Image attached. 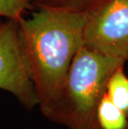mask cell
I'll return each mask as SVG.
<instances>
[{"label": "cell", "mask_w": 128, "mask_h": 129, "mask_svg": "<svg viewBox=\"0 0 128 129\" xmlns=\"http://www.w3.org/2000/svg\"><path fill=\"white\" fill-rule=\"evenodd\" d=\"M2 19H3V18H0V22H1V21H2Z\"/></svg>", "instance_id": "9"}, {"label": "cell", "mask_w": 128, "mask_h": 129, "mask_svg": "<svg viewBox=\"0 0 128 129\" xmlns=\"http://www.w3.org/2000/svg\"><path fill=\"white\" fill-rule=\"evenodd\" d=\"M37 8L18 21V37L38 107L45 116L61 96L72 60L84 44L88 12Z\"/></svg>", "instance_id": "1"}, {"label": "cell", "mask_w": 128, "mask_h": 129, "mask_svg": "<svg viewBox=\"0 0 128 129\" xmlns=\"http://www.w3.org/2000/svg\"><path fill=\"white\" fill-rule=\"evenodd\" d=\"M97 122L99 129H128V117L111 102L107 92L98 105Z\"/></svg>", "instance_id": "5"}, {"label": "cell", "mask_w": 128, "mask_h": 129, "mask_svg": "<svg viewBox=\"0 0 128 129\" xmlns=\"http://www.w3.org/2000/svg\"><path fill=\"white\" fill-rule=\"evenodd\" d=\"M125 62L83 44L72 60L61 96L44 117L68 129H99L98 105L111 75Z\"/></svg>", "instance_id": "2"}, {"label": "cell", "mask_w": 128, "mask_h": 129, "mask_svg": "<svg viewBox=\"0 0 128 129\" xmlns=\"http://www.w3.org/2000/svg\"><path fill=\"white\" fill-rule=\"evenodd\" d=\"M103 0H32L36 7H48L75 12H89Z\"/></svg>", "instance_id": "7"}, {"label": "cell", "mask_w": 128, "mask_h": 129, "mask_svg": "<svg viewBox=\"0 0 128 129\" xmlns=\"http://www.w3.org/2000/svg\"><path fill=\"white\" fill-rule=\"evenodd\" d=\"M18 28V21L14 19L0 22V89L32 110L38 106V98L21 53Z\"/></svg>", "instance_id": "4"}, {"label": "cell", "mask_w": 128, "mask_h": 129, "mask_svg": "<svg viewBox=\"0 0 128 129\" xmlns=\"http://www.w3.org/2000/svg\"><path fill=\"white\" fill-rule=\"evenodd\" d=\"M33 6L32 0H0V18L19 21Z\"/></svg>", "instance_id": "8"}, {"label": "cell", "mask_w": 128, "mask_h": 129, "mask_svg": "<svg viewBox=\"0 0 128 129\" xmlns=\"http://www.w3.org/2000/svg\"><path fill=\"white\" fill-rule=\"evenodd\" d=\"M106 92L111 102L128 117V78L124 73V65L118 67L111 75Z\"/></svg>", "instance_id": "6"}, {"label": "cell", "mask_w": 128, "mask_h": 129, "mask_svg": "<svg viewBox=\"0 0 128 129\" xmlns=\"http://www.w3.org/2000/svg\"><path fill=\"white\" fill-rule=\"evenodd\" d=\"M84 45L105 55L128 60V0H103L88 12Z\"/></svg>", "instance_id": "3"}]
</instances>
